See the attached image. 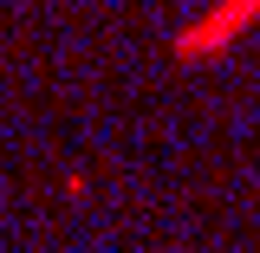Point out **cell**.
Segmentation results:
<instances>
[{
  "label": "cell",
  "mask_w": 260,
  "mask_h": 253,
  "mask_svg": "<svg viewBox=\"0 0 260 253\" xmlns=\"http://www.w3.org/2000/svg\"><path fill=\"white\" fill-rule=\"evenodd\" d=\"M254 13H260V0H221V7L208 13V26H202V32H182V52H202L208 39H234Z\"/></svg>",
  "instance_id": "6da1fadb"
}]
</instances>
